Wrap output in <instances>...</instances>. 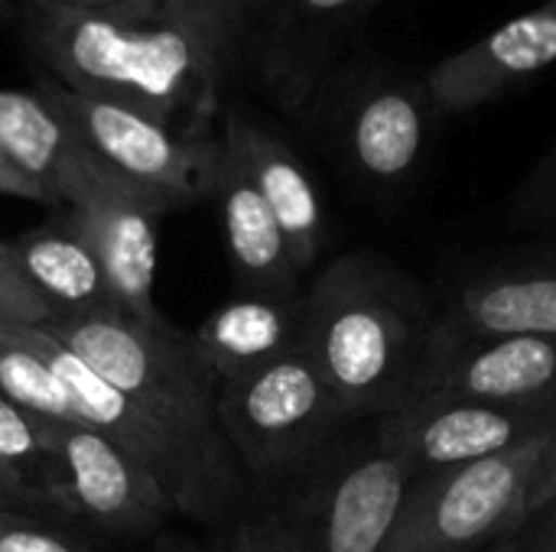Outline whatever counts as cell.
<instances>
[{
    "label": "cell",
    "instance_id": "6da1fadb",
    "mask_svg": "<svg viewBox=\"0 0 556 552\" xmlns=\"http://www.w3.org/2000/svg\"><path fill=\"white\" fill-rule=\"evenodd\" d=\"M16 13L49 78L199 137L254 33L251 0H156L134 13L26 0Z\"/></svg>",
    "mask_w": 556,
    "mask_h": 552
},
{
    "label": "cell",
    "instance_id": "7a4b0ae2",
    "mask_svg": "<svg viewBox=\"0 0 556 552\" xmlns=\"http://www.w3.org/2000/svg\"><path fill=\"white\" fill-rule=\"evenodd\" d=\"M440 338V309L394 260L355 251L303 293L300 348L349 420L388 416L424 397Z\"/></svg>",
    "mask_w": 556,
    "mask_h": 552
},
{
    "label": "cell",
    "instance_id": "3957f363",
    "mask_svg": "<svg viewBox=\"0 0 556 552\" xmlns=\"http://www.w3.org/2000/svg\"><path fill=\"white\" fill-rule=\"evenodd\" d=\"M94 374L134 400L218 482L241 491L238 462L218 426V381L176 329L150 332L124 312L52 319L42 325Z\"/></svg>",
    "mask_w": 556,
    "mask_h": 552
},
{
    "label": "cell",
    "instance_id": "277c9868",
    "mask_svg": "<svg viewBox=\"0 0 556 552\" xmlns=\"http://www.w3.org/2000/svg\"><path fill=\"white\" fill-rule=\"evenodd\" d=\"M36 91L114 179L147 195L163 211L215 195L225 163L222 137L176 130L127 104L65 88L49 75L36 81Z\"/></svg>",
    "mask_w": 556,
    "mask_h": 552
},
{
    "label": "cell",
    "instance_id": "5b68a950",
    "mask_svg": "<svg viewBox=\"0 0 556 552\" xmlns=\"http://www.w3.org/2000/svg\"><path fill=\"white\" fill-rule=\"evenodd\" d=\"M556 429L511 452L417 478L388 552H489L528 514V495L554 459Z\"/></svg>",
    "mask_w": 556,
    "mask_h": 552
},
{
    "label": "cell",
    "instance_id": "8992f818",
    "mask_svg": "<svg viewBox=\"0 0 556 552\" xmlns=\"http://www.w3.org/2000/svg\"><path fill=\"white\" fill-rule=\"evenodd\" d=\"M215 413L235 462L257 478H277L313 462L349 423L303 348L222 384Z\"/></svg>",
    "mask_w": 556,
    "mask_h": 552
},
{
    "label": "cell",
    "instance_id": "52a82bcc",
    "mask_svg": "<svg viewBox=\"0 0 556 552\" xmlns=\"http://www.w3.org/2000/svg\"><path fill=\"white\" fill-rule=\"evenodd\" d=\"M20 335L65 384V390L72 394L78 407L81 423L98 429L130 459H137L163 485V491L169 495L179 514L195 517V521H222L231 511L238 488L218 482L192 452H186L166 429H160L114 384L94 374L78 355H72L46 329L20 325Z\"/></svg>",
    "mask_w": 556,
    "mask_h": 552
},
{
    "label": "cell",
    "instance_id": "ba28073f",
    "mask_svg": "<svg viewBox=\"0 0 556 552\" xmlns=\"http://www.w3.org/2000/svg\"><path fill=\"white\" fill-rule=\"evenodd\" d=\"M433 124L427 78L375 65L342 88L332 143L349 176L368 192L404 195L427 166Z\"/></svg>",
    "mask_w": 556,
    "mask_h": 552
},
{
    "label": "cell",
    "instance_id": "9c48e42d",
    "mask_svg": "<svg viewBox=\"0 0 556 552\" xmlns=\"http://www.w3.org/2000/svg\"><path fill=\"white\" fill-rule=\"evenodd\" d=\"M420 472L378 436L342 455L293 524L306 552H388Z\"/></svg>",
    "mask_w": 556,
    "mask_h": 552
},
{
    "label": "cell",
    "instance_id": "30bf717a",
    "mask_svg": "<svg viewBox=\"0 0 556 552\" xmlns=\"http://www.w3.org/2000/svg\"><path fill=\"white\" fill-rule=\"evenodd\" d=\"M556 429V403L521 407L466 397H424L378 423V439L420 475L511 452Z\"/></svg>",
    "mask_w": 556,
    "mask_h": 552
},
{
    "label": "cell",
    "instance_id": "8fae6325",
    "mask_svg": "<svg viewBox=\"0 0 556 552\" xmlns=\"http://www.w3.org/2000/svg\"><path fill=\"white\" fill-rule=\"evenodd\" d=\"M36 429L62 465L68 514L117 537H137L176 511L163 485L98 429L42 416Z\"/></svg>",
    "mask_w": 556,
    "mask_h": 552
},
{
    "label": "cell",
    "instance_id": "7c38bea8",
    "mask_svg": "<svg viewBox=\"0 0 556 552\" xmlns=\"http://www.w3.org/2000/svg\"><path fill=\"white\" fill-rule=\"evenodd\" d=\"M371 7L378 0H267L254 23L261 20L257 65L274 101L303 111Z\"/></svg>",
    "mask_w": 556,
    "mask_h": 552
},
{
    "label": "cell",
    "instance_id": "4fadbf2b",
    "mask_svg": "<svg viewBox=\"0 0 556 552\" xmlns=\"http://www.w3.org/2000/svg\"><path fill=\"white\" fill-rule=\"evenodd\" d=\"M424 397L556 403L554 335H450L440 329ZM420 397V400H424Z\"/></svg>",
    "mask_w": 556,
    "mask_h": 552
},
{
    "label": "cell",
    "instance_id": "5bb4252c",
    "mask_svg": "<svg viewBox=\"0 0 556 552\" xmlns=\"http://www.w3.org/2000/svg\"><path fill=\"white\" fill-rule=\"evenodd\" d=\"M68 211L91 244L121 312L150 332H169L173 325L160 316L153 299L160 254L156 221L166 211L117 179L98 185Z\"/></svg>",
    "mask_w": 556,
    "mask_h": 552
},
{
    "label": "cell",
    "instance_id": "9a60e30c",
    "mask_svg": "<svg viewBox=\"0 0 556 552\" xmlns=\"http://www.w3.org/2000/svg\"><path fill=\"white\" fill-rule=\"evenodd\" d=\"M556 62V0L446 55L424 78L437 117L469 114Z\"/></svg>",
    "mask_w": 556,
    "mask_h": 552
},
{
    "label": "cell",
    "instance_id": "2e32d148",
    "mask_svg": "<svg viewBox=\"0 0 556 552\" xmlns=\"http://www.w3.org/2000/svg\"><path fill=\"white\" fill-rule=\"evenodd\" d=\"M450 335H554L556 247L508 257L463 277L440 309Z\"/></svg>",
    "mask_w": 556,
    "mask_h": 552
},
{
    "label": "cell",
    "instance_id": "e0dca14e",
    "mask_svg": "<svg viewBox=\"0 0 556 552\" xmlns=\"http://www.w3.org/2000/svg\"><path fill=\"white\" fill-rule=\"evenodd\" d=\"M222 146L267 202L296 270H309L326 247V208L300 156L274 130L241 114H231L222 124Z\"/></svg>",
    "mask_w": 556,
    "mask_h": 552
},
{
    "label": "cell",
    "instance_id": "ac0fdd59",
    "mask_svg": "<svg viewBox=\"0 0 556 552\" xmlns=\"http://www.w3.org/2000/svg\"><path fill=\"white\" fill-rule=\"evenodd\" d=\"M0 146L52 195L55 208H75L114 179L36 88H0Z\"/></svg>",
    "mask_w": 556,
    "mask_h": 552
},
{
    "label": "cell",
    "instance_id": "d6986e66",
    "mask_svg": "<svg viewBox=\"0 0 556 552\" xmlns=\"http://www.w3.org/2000/svg\"><path fill=\"white\" fill-rule=\"evenodd\" d=\"M300 338H303V293L293 296L254 293L205 316L199 329L189 335V345L222 387L296 351Z\"/></svg>",
    "mask_w": 556,
    "mask_h": 552
},
{
    "label": "cell",
    "instance_id": "ffe728a7",
    "mask_svg": "<svg viewBox=\"0 0 556 552\" xmlns=\"http://www.w3.org/2000/svg\"><path fill=\"white\" fill-rule=\"evenodd\" d=\"M7 247L16 270L46 299L55 319L121 312L108 277L68 208L62 218L7 241Z\"/></svg>",
    "mask_w": 556,
    "mask_h": 552
},
{
    "label": "cell",
    "instance_id": "44dd1931",
    "mask_svg": "<svg viewBox=\"0 0 556 552\" xmlns=\"http://www.w3.org/2000/svg\"><path fill=\"white\" fill-rule=\"evenodd\" d=\"M225 150V146H222ZM215 198L222 205V228L225 244L231 254L235 270L254 293L267 296H293L296 290V264L290 257L287 238L270 215L267 202L254 189V182L244 176V169L235 163V156L225 150L222 179L215 189Z\"/></svg>",
    "mask_w": 556,
    "mask_h": 552
},
{
    "label": "cell",
    "instance_id": "7402d4cb",
    "mask_svg": "<svg viewBox=\"0 0 556 552\" xmlns=\"http://www.w3.org/2000/svg\"><path fill=\"white\" fill-rule=\"evenodd\" d=\"M0 397L42 420L81 423L72 394L52 374V368L23 342L20 325H0Z\"/></svg>",
    "mask_w": 556,
    "mask_h": 552
},
{
    "label": "cell",
    "instance_id": "603a6c76",
    "mask_svg": "<svg viewBox=\"0 0 556 552\" xmlns=\"http://www.w3.org/2000/svg\"><path fill=\"white\" fill-rule=\"evenodd\" d=\"M0 465L23 478L49 508L68 514L65 478L55 452L39 439L36 416L0 397Z\"/></svg>",
    "mask_w": 556,
    "mask_h": 552
},
{
    "label": "cell",
    "instance_id": "cb8c5ba5",
    "mask_svg": "<svg viewBox=\"0 0 556 552\" xmlns=\"http://www.w3.org/2000/svg\"><path fill=\"white\" fill-rule=\"evenodd\" d=\"M508 224L518 231H538L556 224V140L511 192Z\"/></svg>",
    "mask_w": 556,
    "mask_h": 552
},
{
    "label": "cell",
    "instance_id": "d4e9b609",
    "mask_svg": "<svg viewBox=\"0 0 556 552\" xmlns=\"http://www.w3.org/2000/svg\"><path fill=\"white\" fill-rule=\"evenodd\" d=\"M52 309L46 299L26 283V277L16 270L7 241H0V325H26V329H42L52 322Z\"/></svg>",
    "mask_w": 556,
    "mask_h": 552
},
{
    "label": "cell",
    "instance_id": "484cf974",
    "mask_svg": "<svg viewBox=\"0 0 556 552\" xmlns=\"http://www.w3.org/2000/svg\"><path fill=\"white\" fill-rule=\"evenodd\" d=\"M0 552H88L26 511L0 508Z\"/></svg>",
    "mask_w": 556,
    "mask_h": 552
},
{
    "label": "cell",
    "instance_id": "4316f807",
    "mask_svg": "<svg viewBox=\"0 0 556 552\" xmlns=\"http://www.w3.org/2000/svg\"><path fill=\"white\" fill-rule=\"evenodd\" d=\"M228 552H306L303 537L293 524L280 517H264V521H248Z\"/></svg>",
    "mask_w": 556,
    "mask_h": 552
},
{
    "label": "cell",
    "instance_id": "83f0119b",
    "mask_svg": "<svg viewBox=\"0 0 556 552\" xmlns=\"http://www.w3.org/2000/svg\"><path fill=\"white\" fill-rule=\"evenodd\" d=\"M489 552H556V504L521 521L518 530H511Z\"/></svg>",
    "mask_w": 556,
    "mask_h": 552
},
{
    "label": "cell",
    "instance_id": "f1b7e54d",
    "mask_svg": "<svg viewBox=\"0 0 556 552\" xmlns=\"http://www.w3.org/2000/svg\"><path fill=\"white\" fill-rule=\"evenodd\" d=\"M0 195L26 198V202H42V205H52V208H55L52 195H49L33 176H26V172L10 159V153H7L3 146H0Z\"/></svg>",
    "mask_w": 556,
    "mask_h": 552
},
{
    "label": "cell",
    "instance_id": "f546056e",
    "mask_svg": "<svg viewBox=\"0 0 556 552\" xmlns=\"http://www.w3.org/2000/svg\"><path fill=\"white\" fill-rule=\"evenodd\" d=\"M0 508H16V511H26V508H49L23 478H16L10 468L0 465Z\"/></svg>",
    "mask_w": 556,
    "mask_h": 552
},
{
    "label": "cell",
    "instance_id": "4dcf8cb0",
    "mask_svg": "<svg viewBox=\"0 0 556 552\" xmlns=\"http://www.w3.org/2000/svg\"><path fill=\"white\" fill-rule=\"evenodd\" d=\"M556 504V452L554 459L544 465V472L538 475V482H534V488H531V495H528V514H525V521L531 517V514H538V511H547V508H554ZM521 527V524H518Z\"/></svg>",
    "mask_w": 556,
    "mask_h": 552
},
{
    "label": "cell",
    "instance_id": "1f68e13d",
    "mask_svg": "<svg viewBox=\"0 0 556 552\" xmlns=\"http://www.w3.org/2000/svg\"><path fill=\"white\" fill-rule=\"evenodd\" d=\"M49 3L85 10V13H134V10L153 7L156 0H49Z\"/></svg>",
    "mask_w": 556,
    "mask_h": 552
},
{
    "label": "cell",
    "instance_id": "d6a6232c",
    "mask_svg": "<svg viewBox=\"0 0 556 552\" xmlns=\"http://www.w3.org/2000/svg\"><path fill=\"white\" fill-rule=\"evenodd\" d=\"M23 3H26V0H0V7H3V10H20Z\"/></svg>",
    "mask_w": 556,
    "mask_h": 552
},
{
    "label": "cell",
    "instance_id": "836d02e7",
    "mask_svg": "<svg viewBox=\"0 0 556 552\" xmlns=\"http://www.w3.org/2000/svg\"><path fill=\"white\" fill-rule=\"evenodd\" d=\"M264 3H267V0H251V7H254V13H257V10H261Z\"/></svg>",
    "mask_w": 556,
    "mask_h": 552
}]
</instances>
